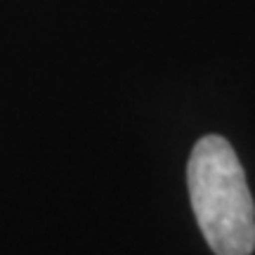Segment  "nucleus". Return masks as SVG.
Returning <instances> with one entry per match:
<instances>
[{"label":"nucleus","mask_w":255,"mask_h":255,"mask_svg":"<svg viewBox=\"0 0 255 255\" xmlns=\"http://www.w3.org/2000/svg\"><path fill=\"white\" fill-rule=\"evenodd\" d=\"M191 208L215 255L255 251V203L237 151L225 137L206 135L191 149L187 168Z\"/></svg>","instance_id":"nucleus-1"}]
</instances>
